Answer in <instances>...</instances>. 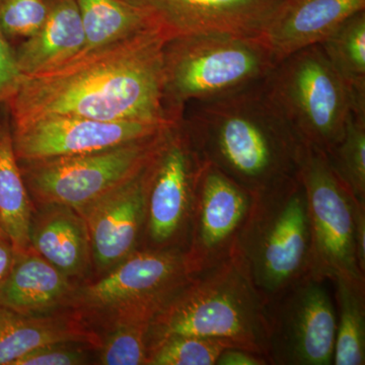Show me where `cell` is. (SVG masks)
<instances>
[{"label": "cell", "instance_id": "83f0119b", "mask_svg": "<svg viewBox=\"0 0 365 365\" xmlns=\"http://www.w3.org/2000/svg\"><path fill=\"white\" fill-rule=\"evenodd\" d=\"M50 0H0V30L7 39H28L47 20Z\"/></svg>", "mask_w": 365, "mask_h": 365}, {"label": "cell", "instance_id": "ac0fdd59", "mask_svg": "<svg viewBox=\"0 0 365 365\" xmlns=\"http://www.w3.org/2000/svg\"><path fill=\"white\" fill-rule=\"evenodd\" d=\"M63 342L101 347L103 341L76 314L29 316L0 306V365H14L37 348Z\"/></svg>", "mask_w": 365, "mask_h": 365}, {"label": "cell", "instance_id": "cb8c5ba5", "mask_svg": "<svg viewBox=\"0 0 365 365\" xmlns=\"http://www.w3.org/2000/svg\"><path fill=\"white\" fill-rule=\"evenodd\" d=\"M338 304L335 365L365 364V285L333 280Z\"/></svg>", "mask_w": 365, "mask_h": 365}, {"label": "cell", "instance_id": "2e32d148", "mask_svg": "<svg viewBox=\"0 0 365 365\" xmlns=\"http://www.w3.org/2000/svg\"><path fill=\"white\" fill-rule=\"evenodd\" d=\"M365 11V0H283L259 39L276 63L319 45L353 14Z\"/></svg>", "mask_w": 365, "mask_h": 365}, {"label": "cell", "instance_id": "d4e9b609", "mask_svg": "<svg viewBox=\"0 0 365 365\" xmlns=\"http://www.w3.org/2000/svg\"><path fill=\"white\" fill-rule=\"evenodd\" d=\"M327 158L352 195L365 204V117L352 113L342 140Z\"/></svg>", "mask_w": 365, "mask_h": 365}, {"label": "cell", "instance_id": "484cf974", "mask_svg": "<svg viewBox=\"0 0 365 365\" xmlns=\"http://www.w3.org/2000/svg\"><path fill=\"white\" fill-rule=\"evenodd\" d=\"M225 341L196 336H172L148 350V365H215Z\"/></svg>", "mask_w": 365, "mask_h": 365}, {"label": "cell", "instance_id": "30bf717a", "mask_svg": "<svg viewBox=\"0 0 365 365\" xmlns=\"http://www.w3.org/2000/svg\"><path fill=\"white\" fill-rule=\"evenodd\" d=\"M205 163L182 119L168 128L148 169L146 249L186 251Z\"/></svg>", "mask_w": 365, "mask_h": 365}, {"label": "cell", "instance_id": "7402d4cb", "mask_svg": "<svg viewBox=\"0 0 365 365\" xmlns=\"http://www.w3.org/2000/svg\"><path fill=\"white\" fill-rule=\"evenodd\" d=\"M76 4L86 37L85 47L79 55L155 29L139 9L126 0H76Z\"/></svg>", "mask_w": 365, "mask_h": 365}, {"label": "cell", "instance_id": "f1b7e54d", "mask_svg": "<svg viewBox=\"0 0 365 365\" xmlns=\"http://www.w3.org/2000/svg\"><path fill=\"white\" fill-rule=\"evenodd\" d=\"M83 343L63 342L42 346L26 353L14 365H78L88 361ZM90 346V345H88Z\"/></svg>", "mask_w": 365, "mask_h": 365}, {"label": "cell", "instance_id": "7a4b0ae2", "mask_svg": "<svg viewBox=\"0 0 365 365\" xmlns=\"http://www.w3.org/2000/svg\"><path fill=\"white\" fill-rule=\"evenodd\" d=\"M186 107L190 112L182 121L204 160L250 193L299 172L304 143L269 97L264 81Z\"/></svg>", "mask_w": 365, "mask_h": 365}, {"label": "cell", "instance_id": "44dd1931", "mask_svg": "<svg viewBox=\"0 0 365 365\" xmlns=\"http://www.w3.org/2000/svg\"><path fill=\"white\" fill-rule=\"evenodd\" d=\"M33 210L25 180L14 153L13 130L0 120V227L16 253L30 248Z\"/></svg>", "mask_w": 365, "mask_h": 365}, {"label": "cell", "instance_id": "1f68e13d", "mask_svg": "<svg viewBox=\"0 0 365 365\" xmlns=\"http://www.w3.org/2000/svg\"><path fill=\"white\" fill-rule=\"evenodd\" d=\"M355 245L360 270L365 274V204H359L356 209Z\"/></svg>", "mask_w": 365, "mask_h": 365}, {"label": "cell", "instance_id": "7c38bea8", "mask_svg": "<svg viewBox=\"0 0 365 365\" xmlns=\"http://www.w3.org/2000/svg\"><path fill=\"white\" fill-rule=\"evenodd\" d=\"M252 203L253 194L206 162L185 251L190 272H201L235 253Z\"/></svg>", "mask_w": 365, "mask_h": 365}, {"label": "cell", "instance_id": "4dcf8cb0", "mask_svg": "<svg viewBox=\"0 0 365 365\" xmlns=\"http://www.w3.org/2000/svg\"><path fill=\"white\" fill-rule=\"evenodd\" d=\"M215 365H269L268 360L263 355L242 349V348H225Z\"/></svg>", "mask_w": 365, "mask_h": 365}, {"label": "cell", "instance_id": "4316f807", "mask_svg": "<svg viewBox=\"0 0 365 365\" xmlns=\"http://www.w3.org/2000/svg\"><path fill=\"white\" fill-rule=\"evenodd\" d=\"M111 329L101 345V364L148 365V324H123Z\"/></svg>", "mask_w": 365, "mask_h": 365}, {"label": "cell", "instance_id": "6da1fadb", "mask_svg": "<svg viewBox=\"0 0 365 365\" xmlns=\"http://www.w3.org/2000/svg\"><path fill=\"white\" fill-rule=\"evenodd\" d=\"M168 41L160 30L150 29L51 71L24 76L7 102L11 123L51 115L102 121H179L165 104L163 49Z\"/></svg>", "mask_w": 365, "mask_h": 365}, {"label": "cell", "instance_id": "9a60e30c", "mask_svg": "<svg viewBox=\"0 0 365 365\" xmlns=\"http://www.w3.org/2000/svg\"><path fill=\"white\" fill-rule=\"evenodd\" d=\"M148 165L138 176L78 211L98 270L109 272L135 251L145 222Z\"/></svg>", "mask_w": 365, "mask_h": 365}, {"label": "cell", "instance_id": "8fae6325", "mask_svg": "<svg viewBox=\"0 0 365 365\" xmlns=\"http://www.w3.org/2000/svg\"><path fill=\"white\" fill-rule=\"evenodd\" d=\"M324 281L307 277L267 307L269 365H332L337 314Z\"/></svg>", "mask_w": 365, "mask_h": 365}, {"label": "cell", "instance_id": "ba28073f", "mask_svg": "<svg viewBox=\"0 0 365 365\" xmlns=\"http://www.w3.org/2000/svg\"><path fill=\"white\" fill-rule=\"evenodd\" d=\"M168 128L104 150L19 160L29 194L41 205L59 204L78 212L138 176L155 157Z\"/></svg>", "mask_w": 365, "mask_h": 365}, {"label": "cell", "instance_id": "52a82bcc", "mask_svg": "<svg viewBox=\"0 0 365 365\" xmlns=\"http://www.w3.org/2000/svg\"><path fill=\"white\" fill-rule=\"evenodd\" d=\"M181 250L134 251L102 279L76 288L71 309L102 325L148 324L191 277Z\"/></svg>", "mask_w": 365, "mask_h": 365}, {"label": "cell", "instance_id": "ffe728a7", "mask_svg": "<svg viewBox=\"0 0 365 365\" xmlns=\"http://www.w3.org/2000/svg\"><path fill=\"white\" fill-rule=\"evenodd\" d=\"M33 217L31 247L68 278L85 274L91 245L85 220L78 211L59 204H43Z\"/></svg>", "mask_w": 365, "mask_h": 365}, {"label": "cell", "instance_id": "603a6c76", "mask_svg": "<svg viewBox=\"0 0 365 365\" xmlns=\"http://www.w3.org/2000/svg\"><path fill=\"white\" fill-rule=\"evenodd\" d=\"M319 45L349 91L352 113L365 117V11L353 14Z\"/></svg>", "mask_w": 365, "mask_h": 365}, {"label": "cell", "instance_id": "4fadbf2b", "mask_svg": "<svg viewBox=\"0 0 365 365\" xmlns=\"http://www.w3.org/2000/svg\"><path fill=\"white\" fill-rule=\"evenodd\" d=\"M175 123L102 121L51 115L11 123V130L18 160L28 162L107 150L155 135Z\"/></svg>", "mask_w": 365, "mask_h": 365}, {"label": "cell", "instance_id": "8992f818", "mask_svg": "<svg viewBox=\"0 0 365 365\" xmlns=\"http://www.w3.org/2000/svg\"><path fill=\"white\" fill-rule=\"evenodd\" d=\"M264 86L302 143L327 155L342 140L352 114L351 97L321 45L276 64Z\"/></svg>", "mask_w": 365, "mask_h": 365}, {"label": "cell", "instance_id": "d6986e66", "mask_svg": "<svg viewBox=\"0 0 365 365\" xmlns=\"http://www.w3.org/2000/svg\"><path fill=\"white\" fill-rule=\"evenodd\" d=\"M85 44V30L76 0H50L44 25L14 52L21 73L30 76L76 58Z\"/></svg>", "mask_w": 365, "mask_h": 365}, {"label": "cell", "instance_id": "5b68a950", "mask_svg": "<svg viewBox=\"0 0 365 365\" xmlns=\"http://www.w3.org/2000/svg\"><path fill=\"white\" fill-rule=\"evenodd\" d=\"M276 64L258 37L196 33L174 38L163 49L165 108L174 119H181L190 103L264 81Z\"/></svg>", "mask_w": 365, "mask_h": 365}, {"label": "cell", "instance_id": "836d02e7", "mask_svg": "<svg viewBox=\"0 0 365 365\" xmlns=\"http://www.w3.org/2000/svg\"><path fill=\"white\" fill-rule=\"evenodd\" d=\"M0 234H4V232H2L1 227H0Z\"/></svg>", "mask_w": 365, "mask_h": 365}, {"label": "cell", "instance_id": "f546056e", "mask_svg": "<svg viewBox=\"0 0 365 365\" xmlns=\"http://www.w3.org/2000/svg\"><path fill=\"white\" fill-rule=\"evenodd\" d=\"M23 78L16 62V52L0 30V104L9 102L18 91Z\"/></svg>", "mask_w": 365, "mask_h": 365}, {"label": "cell", "instance_id": "5bb4252c", "mask_svg": "<svg viewBox=\"0 0 365 365\" xmlns=\"http://www.w3.org/2000/svg\"><path fill=\"white\" fill-rule=\"evenodd\" d=\"M168 38L196 33L259 37L283 0H126Z\"/></svg>", "mask_w": 365, "mask_h": 365}, {"label": "cell", "instance_id": "3957f363", "mask_svg": "<svg viewBox=\"0 0 365 365\" xmlns=\"http://www.w3.org/2000/svg\"><path fill=\"white\" fill-rule=\"evenodd\" d=\"M172 336L225 341L266 357L267 307L241 255L192 274L186 284L148 325V350Z\"/></svg>", "mask_w": 365, "mask_h": 365}, {"label": "cell", "instance_id": "9c48e42d", "mask_svg": "<svg viewBox=\"0 0 365 365\" xmlns=\"http://www.w3.org/2000/svg\"><path fill=\"white\" fill-rule=\"evenodd\" d=\"M299 175L307 192L311 225V271L314 280L344 278L365 285L355 245L359 202L334 172L324 151L304 144Z\"/></svg>", "mask_w": 365, "mask_h": 365}, {"label": "cell", "instance_id": "277c9868", "mask_svg": "<svg viewBox=\"0 0 365 365\" xmlns=\"http://www.w3.org/2000/svg\"><path fill=\"white\" fill-rule=\"evenodd\" d=\"M266 304L311 271V225L299 172L253 194L237 247Z\"/></svg>", "mask_w": 365, "mask_h": 365}, {"label": "cell", "instance_id": "d6a6232c", "mask_svg": "<svg viewBox=\"0 0 365 365\" xmlns=\"http://www.w3.org/2000/svg\"><path fill=\"white\" fill-rule=\"evenodd\" d=\"M16 251L4 234H0V289L13 268Z\"/></svg>", "mask_w": 365, "mask_h": 365}, {"label": "cell", "instance_id": "e0dca14e", "mask_svg": "<svg viewBox=\"0 0 365 365\" xmlns=\"http://www.w3.org/2000/svg\"><path fill=\"white\" fill-rule=\"evenodd\" d=\"M76 287L30 247L16 253L13 268L0 289V306L29 316L69 307Z\"/></svg>", "mask_w": 365, "mask_h": 365}]
</instances>
